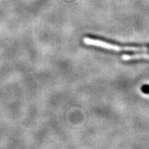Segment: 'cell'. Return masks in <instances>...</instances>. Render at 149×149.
Instances as JSON below:
<instances>
[{
	"mask_svg": "<svg viewBox=\"0 0 149 149\" xmlns=\"http://www.w3.org/2000/svg\"><path fill=\"white\" fill-rule=\"evenodd\" d=\"M100 40H97L95 36H88L84 39V42L91 46H95L100 47L109 51H141V50L149 49V44H123L113 42L112 41L102 40L101 37H97Z\"/></svg>",
	"mask_w": 149,
	"mask_h": 149,
	"instance_id": "obj_1",
	"label": "cell"
},
{
	"mask_svg": "<svg viewBox=\"0 0 149 149\" xmlns=\"http://www.w3.org/2000/svg\"><path fill=\"white\" fill-rule=\"evenodd\" d=\"M141 91L145 94H149V85H144L141 86Z\"/></svg>",
	"mask_w": 149,
	"mask_h": 149,
	"instance_id": "obj_2",
	"label": "cell"
}]
</instances>
